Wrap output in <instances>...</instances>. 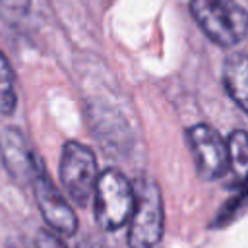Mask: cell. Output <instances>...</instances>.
<instances>
[{
	"instance_id": "obj_13",
	"label": "cell",
	"mask_w": 248,
	"mask_h": 248,
	"mask_svg": "<svg viewBox=\"0 0 248 248\" xmlns=\"http://www.w3.org/2000/svg\"><path fill=\"white\" fill-rule=\"evenodd\" d=\"M76 248H107V246H103L97 238H85V240H81L79 246H76Z\"/></svg>"
},
{
	"instance_id": "obj_10",
	"label": "cell",
	"mask_w": 248,
	"mask_h": 248,
	"mask_svg": "<svg viewBox=\"0 0 248 248\" xmlns=\"http://www.w3.org/2000/svg\"><path fill=\"white\" fill-rule=\"evenodd\" d=\"M17 107V93H16V76L14 70L0 50V114H14Z\"/></svg>"
},
{
	"instance_id": "obj_11",
	"label": "cell",
	"mask_w": 248,
	"mask_h": 248,
	"mask_svg": "<svg viewBox=\"0 0 248 248\" xmlns=\"http://www.w3.org/2000/svg\"><path fill=\"white\" fill-rule=\"evenodd\" d=\"M35 248H66V244L50 231L43 229L35 236Z\"/></svg>"
},
{
	"instance_id": "obj_3",
	"label": "cell",
	"mask_w": 248,
	"mask_h": 248,
	"mask_svg": "<svg viewBox=\"0 0 248 248\" xmlns=\"http://www.w3.org/2000/svg\"><path fill=\"white\" fill-rule=\"evenodd\" d=\"M136 207L128 229L130 248H153L163 236V198L157 182L149 176H141L134 182Z\"/></svg>"
},
{
	"instance_id": "obj_5",
	"label": "cell",
	"mask_w": 248,
	"mask_h": 248,
	"mask_svg": "<svg viewBox=\"0 0 248 248\" xmlns=\"http://www.w3.org/2000/svg\"><path fill=\"white\" fill-rule=\"evenodd\" d=\"M186 140L196 163V170L203 180H217L229 172V147L209 124H194L186 130Z\"/></svg>"
},
{
	"instance_id": "obj_1",
	"label": "cell",
	"mask_w": 248,
	"mask_h": 248,
	"mask_svg": "<svg viewBox=\"0 0 248 248\" xmlns=\"http://www.w3.org/2000/svg\"><path fill=\"white\" fill-rule=\"evenodd\" d=\"M136 207L134 184L116 169H107L101 172L95 196L93 213L95 221L103 231L114 232L130 223Z\"/></svg>"
},
{
	"instance_id": "obj_2",
	"label": "cell",
	"mask_w": 248,
	"mask_h": 248,
	"mask_svg": "<svg viewBox=\"0 0 248 248\" xmlns=\"http://www.w3.org/2000/svg\"><path fill=\"white\" fill-rule=\"evenodd\" d=\"M190 12L219 46H234L248 35V12L231 0H190Z\"/></svg>"
},
{
	"instance_id": "obj_8",
	"label": "cell",
	"mask_w": 248,
	"mask_h": 248,
	"mask_svg": "<svg viewBox=\"0 0 248 248\" xmlns=\"http://www.w3.org/2000/svg\"><path fill=\"white\" fill-rule=\"evenodd\" d=\"M223 87L229 97L248 114V56L231 54L223 64Z\"/></svg>"
},
{
	"instance_id": "obj_6",
	"label": "cell",
	"mask_w": 248,
	"mask_h": 248,
	"mask_svg": "<svg viewBox=\"0 0 248 248\" xmlns=\"http://www.w3.org/2000/svg\"><path fill=\"white\" fill-rule=\"evenodd\" d=\"M0 159L8 174L19 184L33 186L37 176L43 172L41 161L17 128H4L0 132Z\"/></svg>"
},
{
	"instance_id": "obj_9",
	"label": "cell",
	"mask_w": 248,
	"mask_h": 248,
	"mask_svg": "<svg viewBox=\"0 0 248 248\" xmlns=\"http://www.w3.org/2000/svg\"><path fill=\"white\" fill-rule=\"evenodd\" d=\"M229 147V174L234 184L248 182V132L234 130L227 140Z\"/></svg>"
},
{
	"instance_id": "obj_12",
	"label": "cell",
	"mask_w": 248,
	"mask_h": 248,
	"mask_svg": "<svg viewBox=\"0 0 248 248\" xmlns=\"http://www.w3.org/2000/svg\"><path fill=\"white\" fill-rule=\"evenodd\" d=\"M0 6L4 10H8V12H12V14L21 16V14H25L29 10L31 0H0Z\"/></svg>"
},
{
	"instance_id": "obj_7",
	"label": "cell",
	"mask_w": 248,
	"mask_h": 248,
	"mask_svg": "<svg viewBox=\"0 0 248 248\" xmlns=\"http://www.w3.org/2000/svg\"><path fill=\"white\" fill-rule=\"evenodd\" d=\"M33 194L45 223L54 232H58L60 236H72L78 231V217L72 205L66 202L62 192L45 170L33 182Z\"/></svg>"
},
{
	"instance_id": "obj_4",
	"label": "cell",
	"mask_w": 248,
	"mask_h": 248,
	"mask_svg": "<svg viewBox=\"0 0 248 248\" xmlns=\"http://www.w3.org/2000/svg\"><path fill=\"white\" fill-rule=\"evenodd\" d=\"M60 180L70 200L85 207L95 196L99 182L97 161L93 151L79 141H66L60 155Z\"/></svg>"
}]
</instances>
